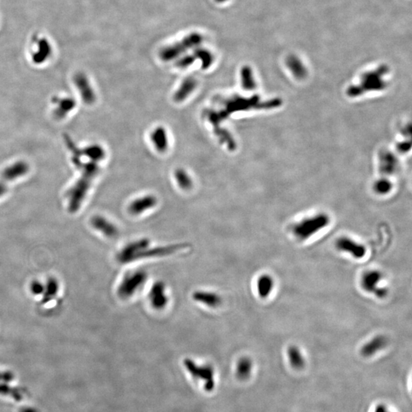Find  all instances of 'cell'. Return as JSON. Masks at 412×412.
Wrapping results in <instances>:
<instances>
[{"label":"cell","mask_w":412,"mask_h":412,"mask_svg":"<svg viewBox=\"0 0 412 412\" xmlns=\"http://www.w3.org/2000/svg\"><path fill=\"white\" fill-rule=\"evenodd\" d=\"M67 147L72 152V160L75 166L81 170V177L77 180L74 186L70 189L67 199H68V210L71 213L78 212L82 203L86 197V193L90 187L92 180L99 172V166L96 161L89 159V162L84 163L82 161L80 155V150L75 146L71 139H67Z\"/></svg>","instance_id":"1"},{"label":"cell","mask_w":412,"mask_h":412,"mask_svg":"<svg viewBox=\"0 0 412 412\" xmlns=\"http://www.w3.org/2000/svg\"><path fill=\"white\" fill-rule=\"evenodd\" d=\"M58 45L52 37L44 30H35L29 35L25 51L28 61L35 67L51 64L58 55Z\"/></svg>","instance_id":"2"},{"label":"cell","mask_w":412,"mask_h":412,"mask_svg":"<svg viewBox=\"0 0 412 412\" xmlns=\"http://www.w3.org/2000/svg\"><path fill=\"white\" fill-rule=\"evenodd\" d=\"M148 280V273L145 269H138L128 271L121 279L117 289V295L120 299L127 300L140 291Z\"/></svg>","instance_id":"3"},{"label":"cell","mask_w":412,"mask_h":412,"mask_svg":"<svg viewBox=\"0 0 412 412\" xmlns=\"http://www.w3.org/2000/svg\"><path fill=\"white\" fill-rule=\"evenodd\" d=\"M203 41V36L197 32H193L185 37L180 42L167 45L160 51L159 57L164 62H170L177 59L186 51L196 48Z\"/></svg>","instance_id":"4"},{"label":"cell","mask_w":412,"mask_h":412,"mask_svg":"<svg viewBox=\"0 0 412 412\" xmlns=\"http://www.w3.org/2000/svg\"><path fill=\"white\" fill-rule=\"evenodd\" d=\"M330 218L326 215H318L316 216L306 218L296 224L293 228V233L296 239L301 241L310 239L318 231L328 226Z\"/></svg>","instance_id":"5"},{"label":"cell","mask_w":412,"mask_h":412,"mask_svg":"<svg viewBox=\"0 0 412 412\" xmlns=\"http://www.w3.org/2000/svg\"><path fill=\"white\" fill-rule=\"evenodd\" d=\"M384 274L379 269H369L365 271L360 277L362 290L369 294L373 295L378 299H383L388 295V289L382 285Z\"/></svg>","instance_id":"6"},{"label":"cell","mask_w":412,"mask_h":412,"mask_svg":"<svg viewBox=\"0 0 412 412\" xmlns=\"http://www.w3.org/2000/svg\"><path fill=\"white\" fill-rule=\"evenodd\" d=\"M185 368L193 379L202 382L204 388L211 391L215 387V371L210 365H199L190 358H186L183 361Z\"/></svg>","instance_id":"7"},{"label":"cell","mask_w":412,"mask_h":412,"mask_svg":"<svg viewBox=\"0 0 412 412\" xmlns=\"http://www.w3.org/2000/svg\"><path fill=\"white\" fill-rule=\"evenodd\" d=\"M151 246V240L145 238L129 242L116 253V259L121 264H127L139 260V255Z\"/></svg>","instance_id":"8"},{"label":"cell","mask_w":412,"mask_h":412,"mask_svg":"<svg viewBox=\"0 0 412 412\" xmlns=\"http://www.w3.org/2000/svg\"><path fill=\"white\" fill-rule=\"evenodd\" d=\"M29 166L25 161H16L5 168L0 175V198L8 191V186L29 173Z\"/></svg>","instance_id":"9"},{"label":"cell","mask_w":412,"mask_h":412,"mask_svg":"<svg viewBox=\"0 0 412 412\" xmlns=\"http://www.w3.org/2000/svg\"><path fill=\"white\" fill-rule=\"evenodd\" d=\"M334 245L338 251L347 253L356 259H363L367 253V248L364 244L347 236L338 237Z\"/></svg>","instance_id":"10"},{"label":"cell","mask_w":412,"mask_h":412,"mask_svg":"<svg viewBox=\"0 0 412 412\" xmlns=\"http://www.w3.org/2000/svg\"><path fill=\"white\" fill-rule=\"evenodd\" d=\"M72 80L85 103L91 105L96 101L94 90L92 89L89 77L84 72H75Z\"/></svg>","instance_id":"11"},{"label":"cell","mask_w":412,"mask_h":412,"mask_svg":"<svg viewBox=\"0 0 412 412\" xmlns=\"http://www.w3.org/2000/svg\"><path fill=\"white\" fill-rule=\"evenodd\" d=\"M150 304L155 310H164L169 303V297L167 294V287L163 281H157L152 286L148 294Z\"/></svg>","instance_id":"12"},{"label":"cell","mask_w":412,"mask_h":412,"mask_svg":"<svg viewBox=\"0 0 412 412\" xmlns=\"http://www.w3.org/2000/svg\"><path fill=\"white\" fill-rule=\"evenodd\" d=\"M187 243H177L171 245L158 246V247H151L150 246L146 250L142 252L139 255V259H148V258L163 257L174 254L180 250L188 247Z\"/></svg>","instance_id":"13"},{"label":"cell","mask_w":412,"mask_h":412,"mask_svg":"<svg viewBox=\"0 0 412 412\" xmlns=\"http://www.w3.org/2000/svg\"><path fill=\"white\" fill-rule=\"evenodd\" d=\"M388 344V339L383 334H378L363 344L360 349V353L364 357H372L381 350L385 349Z\"/></svg>","instance_id":"14"},{"label":"cell","mask_w":412,"mask_h":412,"mask_svg":"<svg viewBox=\"0 0 412 412\" xmlns=\"http://www.w3.org/2000/svg\"><path fill=\"white\" fill-rule=\"evenodd\" d=\"M91 225L96 231L108 238H115L119 234V231L116 225L101 215L92 217L91 219Z\"/></svg>","instance_id":"15"},{"label":"cell","mask_w":412,"mask_h":412,"mask_svg":"<svg viewBox=\"0 0 412 412\" xmlns=\"http://www.w3.org/2000/svg\"><path fill=\"white\" fill-rule=\"evenodd\" d=\"M193 300L211 309H217L222 305L221 296L215 292L207 290H196L192 295Z\"/></svg>","instance_id":"16"},{"label":"cell","mask_w":412,"mask_h":412,"mask_svg":"<svg viewBox=\"0 0 412 412\" xmlns=\"http://www.w3.org/2000/svg\"><path fill=\"white\" fill-rule=\"evenodd\" d=\"M157 202H158V200H157L156 197L152 196V195L139 198V199L133 201L129 205V213L133 215H141L143 212L155 207V205H157Z\"/></svg>","instance_id":"17"},{"label":"cell","mask_w":412,"mask_h":412,"mask_svg":"<svg viewBox=\"0 0 412 412\" xmlns=\"http://www.w3.org/2000/svg\"><path fill=\"white\" fill-rule=\"evenodd\" d=\"M275 280L269 273L261 274L256 283V292L260 299H267L275 289Z\"/></svg>","instance_id":"18"},{"label":"cell","mask_w":412,"mask_h":412,"mask_svg":"<svg viewBox=\"0 0 412 412\" xmlns=\"http://www.w3.org/2000/svg\"><path fill=\"white\" fill-rule=\"evenodd\" d=\"M196 86L197 81L196 79L192 77H186L175 92L174 96V101L177 102L184 101L195 90Z\"/></svg>","instance_id":"19"},{"label":"cell","mask_w":412,"mask_h":412,"mask_svg":"<svg viewBox=\"0 0 412 412\" xmlns=\"http://www.w3.org/2000/svg\"><path fill=\"white\" fill-rule=\"evenodd\" d=\"M287 357L292 367L295 369H302L306 365V359L301 350L296 345H291L287 349Z\"/></svg>","instance_id":"20"},{"label":"cell","mask_w":412,"mask_h":412,"mask_svg":"<svg viewBox=\"0 0 412 412\" xmlns=\"http://www.w3.org/2000/svg\"><path fill=\"white\" fill-rule=\"evenodd\" d=\"M59 282L54 277H50L45 284V290L42 294V303L46 304L57 296L59 292Z\"/></svg>","instance_id":"21"},{"label":"cell","mask_w":412,"mask_h":412,"mask_svg":"<svg viewBox=\"0 0 412 412\" xmlns=\"http://www.w3.org/2000/svg\"><path fill=\"white\" fill-rule=\"evenodd\" d=\"M152 140L155 145V148L159 152H164L168 148V139L167 132L163 127H158L153 130L152 134Z\"/></svg>","instance_id":"22"},{"label":"cell","mask_w":412,"mask_h":412,"mask_svg":"<svg viewBox=\"0 0 412 412\" xmlns=\"http://www.w3.org/2000/svg\"><path fill=\"white\" fill-rule=\"evenodd\" d=\"M253 370V361L247 357H243L238 360L236 367V375L238 379L246 380L250 377Z\"/></svg>","instance_id":"23"},{"label":"cell","mask_w":412,"mask_h":412,"mask_svg":"<svg viewBox=\"0 0 412 412\" xmlns=\"http://www.w3.org/2000/svg\"><path fill=\"white\" fill-rule=\"evenodd\" d=\"M196 59H199L202 63V70H207L214 62V56L209 50L203 48H196L193 51Z\"/></svg>","instance_id":"24"},{"label":"cell","mask_w":412,"mask_h":412,"mask_svg":"<svg viewBox=\"0 0 412 412\" xmlns=\"http://www.w3.org/2000/svg\"><path fill=\"white\" fill-rule=\"evenodd\" d=\"M213 127L214 132H215V135L218 137L220 142H221V144H224V145H226L230 151H234V150H235V142H234L231 134L228 132V130L225 128L220 127V124L219 125L213 126Z\"/></svg>","instance_id":"25"},{"label":"cell","mask_w":412,"mask_h":412,"mask_svg":"<svg viewBox=\"0 0 412 412\" xmlns=\"http://www.w3.org/2000/svg\"><path fill=\"white\" fill-rule=\"evenodd\" d=\"M75 107V102L70 97H64V99H58V106L55 108V115L58 118L65 117Z\"/></svg>","instance_id":"26"},{"label":"cell","mask_w":412,"mask_h":412,"mask_svg":"<svg viewBox=\"0 0 412 412\" xmlns=\"http://www.w3.org/2000/svg\"><path fill=\"white\" fill-rule=\"evenodd\" d=\"M287 66L296 77H303L306 74V68L303 62L295 55L289 56L287 60Z\"/></svg>","instance_id":"27"},{"label":"cell","mask_w":412,"mask_h":412,"mask_svg":"<svg viewBox=\"0 0 412 412\" xmlns=\"http://www.w3.org/2000/svg\"><path fill=\"white\" fill-rule=\"evenodd\" d=\"M83 153L89 159L99 162L104 159L105 156V151L99 145H94L86 147L82 149Z\"/></svg>","instance_id":"28"},{"label":"cell","mask_w":412,"mask_h":412,"mask_svg":"<svg viewBox=\"0 0 412 412\" xmlns=\"http://www.w3.org/2000/svg\"><path fill=\"white\" fill-rule=\"evenodd\" d=\"M240 77H241L242 86L245 89H253L256 86L253 71L248 66H244L240 70Z\"/></svg>","instance_id":"29"},{"label":"cell","mask_w":412,"mask_h":412,"mask_svg":"<svg viewBox=\"0 0 412 412\" xmlns=\"http://www.w3.org/2000/svg\"><path fill=\"white\" fill-rule=\"evenodd\" d=\"M175 177L179 186L183 190H190L193 186L191 178L183 169H177L175 172Z\"/></svg>","instance_id":"30"},{"label":"cell","mask_w":412,"mask_h":412,"mask_svg":"<svg viewBox=\"0 0 412 412\" xmlns=\"http://www.w3.org/2000/svg\"><path fill=\"white\" fill-rule=\"evenodd\" d=\"M196 60V57H195L193 53H192V54H186V55H182L181 57H180L179 59L177 60L175 65L176 67H178V68H187V67L191 66Z\"/></svg>","instance_id":"31"},{"label":"cell","mask_w":412,"mask_h":412,"mask_svg":"<svg viewBox=\"0 0 412 412\" xmlns=\"http://www.w3.org/2000/svg\"><path fill=\"white\" fill-rule=\"evenodd\" d=\"M45 290V284L39 280H33L30 284V291L34 296H42Z\"/></svg>","instance_id":"32"},{"label":"cell","mask_w":412,"mask_h":412,"mask_svg":"<svg viewBox=\"0 0 412 412\" xmlns=\"http://www.w3.org/2000/svg\"><path fill=\"white\" fill-rule=\"evenodd\" d=\"M374 412H390L388 411V409L386 408L385 405L383 404H379L376 407V408L375 409V411Z\"/></svg>","instance_id":"33"},{"label":"cell","mask_w":412,"mask_h":412,"mask_svg":"<svg viewBox=\"0 0 412 412\" xmlns=\"http://www.w3.org/2000/svg\"><path fill=\"white\" fill-rule=\"evenodd\" d=\"M215 2L218 3V4H222V3H225L228 1V0H215Z\"/></svg>","instance_id":"34"},{"label":"cell","mask_w":412,"mask_h":412,"mask_svg":"<svg viewBox=\"0 0 412 412\" xmlns=\"http://www.w3.org/2000/svg\"><path fill=\"white\" fill-rule=\"evenodd\" d=\"M0 23H1V17H0Z\"/></svg>","instance_id":"35"}]
</instances>
